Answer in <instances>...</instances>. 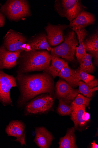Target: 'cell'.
I'll use <instances>...</instances> for the list:
<instances>
[{
	"mask_svg": "<svg viewBox=\"0 0 98 148\" xmlns=\"http://www.w3.org/2000/svg\"><path fill=\"white\" fill-rule=\"evenodd\" d=\"M17 83L20 92L18 106L22 108L30 100L41 94L53 93L54 83L52 76L48 73L32 75L19 74Z\"/></svg>",
	"mask_w": 98,
	"mask_h": 148,
	"instance_id": "obj_1",
	"label": "cell"
},
{
	"mask_svg": "<svg viewBox=\"0 0 98 148\" xmlns=\"http://www.w3.org/2000/svg\"><path fill=\"white\" fill-rule=\"evenodd\" d=\"M52 57L47 50L24 52L18 60L19 74L44 71L50 65Z\"/></svg>",
	"mask_w": 98,
	"mask_h": 148,
	"instance_id": "obj_2",
	"label": "cell"
},
{
	"mask_svg": "<svg viewBox=\"0 0 98 148\" xmlns=\"http://www.w3.org/2000/svg\"><path fill=\"white\" fill-rule=\"evenodd\" d=\"M0 11L12 21H18L32 15L29 2L26 0H7Z\"/></svg>",
	"mask_w": 98,
	"mask_h": 148,
	"instance_id": "obj_3",
	"label": "cell"
},
{
	"mask_svg": "<svg viewBox=\"0 0 98 148\" xmlns=\"http://www.w3.org/2000/svg\"><path fill=\"white\" fill-rule=\"evenodd\" d=\"M79 43L77 36L74 31L69 32L64 36V42L60 45L51 48V56L62 58L69 61L74 60L76 49Z\"/></svg>",
	"mask_w": 98,
	"mask_h": 148,
	"instance_id": "obj_4",
	"label": "cell"
},
{
	"mask_svg": "<svg viewBox=\"0 0 98 148\" xmlns=\"http://www.w3.org/2000/svg\"><path fill=\"white\" fill-rule=\"evenodd\" d=\"M53 104L54 100L51 95L48 93L41 94L25 105L24 115L47 113L51 110Z\"/></svg>",
	"mask_w": 98,
	"mask_h": 148,
	"instance_id": "obj_5",
	"label": "cell"
},
{
	"mask_svg": "<svg viewBox=\"0 0 98 148\" xmlns=\"http://www.w3.org/2000/svg\"><path fill=\"white\" fill-rule=\"evenodd\" d=\"M54 8L61 17L66 18L70 22L87 9L79 0H56Z\"/></svg>",
	"mask_w": 98,
	"mask_h": 148,
	"instance_id": "obj_6",
	"label": "cell"
},
{
	"mask_svg": "<svg viewBox=\"0 0 98 148\" xmlns=\"http://www.w3.org/2000/svg\"><path fill=\"white\" fill-rule=\"evenodd\" d=\"M16 86V79L14 77L0 70V102L4 105H12L10 91L12 88Z\"/></svg>",
	"mask_w": 98,
	"mask_h": 148,
	"instance_id": "obj_7",
	"label": "cell"
},
{
	"mask_svg": "<svg viewBox=\"0 0 98 148\" xmlns=\"http://www.w3.org/2000/svg\"><path fill=\"white\" fill-rule=\"evenodd\" d=\"M26 42V38L22 34L11 29L4 37L3 45L10 51L22 53L24 51L22 46Z\"/></svg>",
	"mask_w": 98,
	"mask_h": 148,
	"instance_id": "obj_8",
	"label": "cell"
},
{
	"mask_svg": "<svg viewBox=\"0 0 98 148\" xmlns=\"http://www.w3.org/2000/svg\"><path fill=\"white\" fill-rule=\"evenodd\" d=\"M55 95L61 99L69 105L75 99L79 92L78 89H74L65 80L60 79L56 84Z\"/></svg>",
	"mask_w": 98,
	"mask_h": 148,
	"instance_id": "obj_9",
	"label": "cell"
},
{
	"mask_svg": "<svg viewBox=\"0 0 98 148\" xmlns=\"http://www.w3.org/2000/svg\"><path fill=\"white\" fill-rule=\"evenodd\" d=\"M5 132L8 136L16 138L13 141L19 143L22 146L26 145L25 140L26 125L22 121L12 120L7 126Z\"/></svg>",
	"mask_w": 98,
	"mask_h": 148,
	"instance_id": "obj_10",
	"label": "cell"
},
{
	"mask_svg": "<svg viewBox=\"0 0 98 148\" xmlns=\"http://www.w3.org/2000/svg\"><path fill=\"white\" fill-rule=\"evenodd\" d=\"M68 25L66 24L54 25L49 23L45 29L47 39L50 47L57 46L64 41V32Z\"/></svg>",
	"mask_w": 98,
	"mask_h": 148,
	"instance_id": "obj_11",
	"label": "cell"
},
{
	"mask_svg": "<svg viewBox=\"0 0 98 148\" xmlns=\"http://www.w3.org/2000/svg\"><path fill=\"white\" fill-rule=\"evenodd\" d=\"M21 53L20 51H10L3 46H0V70L10 69L15 67Z\"/></svg>",
	"mask_w": 98,
	"mask_h": 148,
	"instance_id": "obj_12",
	"label": "cell"
},
{
	"mask_svg": "<svg viewBox=\"0 0 98 148\" xmlns=\"http://www.w3.org/2000/svg\"><path fill=\"white\" fill-rule=\"evenodd\" d=\"M95 21V15L84 10L81 12L73 20L70 22L69 26L72 29L80 30L88 25L94 24Z\"/></svg>",
	"mask_w": 98,
	"mask_h": 148,
	"instance_id": "obj_13",
	"label": "cell"
},
{
	"mask_svg": "<svg viewBox=\"0 0 98 148\" xmlns=\"http://www.w3.org/2000/svg\"><path fill=\"white\" fill-rule=\"evenodd\" d=\"M35 137L34 141L40 148H49L54 138L52 134L44 127L35 128Z\"/></svg>",
	"mask_w": 98,
	"mask_h": 148,
	"instance_id": "obj_14",
	"label": "cell"
},
{
	"mask_svg": "<svg viewBox=\"0 0 98 148\" xmlns=\"http://www.w3.org/2000/svg\"><path fill=\"white\" fill-rule=\"evenodd\" d=\"M83 45L85 50L91 55L94 60L95 65L98 64V32H95L84 40Z\"/></svg>",
	"mask_w": 98,
	"mask_h": 148,
	"instance_id": "obj_15",
	"label": "cell"
},
{
	"mask_svg": "<svg viewBox=\"0 0 98 148\" xmlns=\"http://www.w3.org/2000/svg\"><path fill=\"white\" fill-rule=\"evenodd\" d=\"M27 43L30 46L32 51L46 50L51 51V49L45 34L41 33L33 37L27 41Z\"/></svg>",
	"mask_w": 98,
	"mask_h": 148,
	"instance_id": "obj_16",
	"label": "cell"
},
{
	"mask_svg": "<svg viewBox=\"0 0 98 148\" xmlns=\"http://www.w3.org/2000/svg\"><path fill=\"white\" fill-rule=\"evenodd\" d=\"M51 63L44 70L53 78L59 77L60 72L68 63L58 57L51 56Z\"/></svg>",
	"mask_w": 98,
	"mask_h": 148,
	"instance_id": "obj_17",
	"label": "cell"
},
{
	"mask_svg": "<svg viewBox=\"0 0 98 148\" xmlns=\"http://www.w3.org/2000/svg\"><path fill=\"white\" fill-rule=\"evenodd\" d=\"M59 77L64 79L72 88L78 86L79 81L76 77L75 70L70 68L68 63L60 72Z\"/></svg>",
	"mask_w": 98,
	"mask_h": 148,
	"instance_id": "obj_18",
	"label": "cell"
},
{
	"mask_svg": "<svg viewBox=\"0 0 98 148\" xmlns=\"http://www.w3.org/2000/svg\"><path fill=\"white\" fill-rule=\"evenodd\" d=\"M75 129L72 127L68 129L65 136L61 138L59 144V148H77Z\"/></svg>",
	"mask_w": 98,
	"mask_h": 148,
	"instance_id": "obj_19",
	"label": "cell"
},
{
	"mask_svg": "<svg viewBox=\"0 0 98 148\" xmlns=\"http://www.w3.org/2000/svg\"><path fill=\"white\" fill-rule=\"evenodd\" d=\"M72 30L77 35L79 44V46L77 47L76 49V56L79 62L85 56L87 53L83 45V42L88 35V32L85 29L80 30L72 29Z\"/></svg>",
	"mask_w": 98,
	"mask_h": 148,
	"instance_id": "obj_20",
	"label": "cell"
},
{
	"mask_svg": "<svg viewBox=\"0 0 98 148\" xmlns=\"http://www.w3.org/2000/svg\"><path fill=\"white\" fill-rule=\"evenodd\" d=\"M86 106L83 105L75 108L72 112L71 119L74 124L75 129H78L84 127L86 123L82 119V115L85 112Z\"/></svg>",
	"mask_w": 98,
	"mask_h": 148,
	"instance_id": "obj_21",
	"label": "cell"
},
{
	"mask_svg": "<svg viewBox=\"0 0 98 148\" xmlns=\"http://www.w3.org/2000/svg\"><path fill=\"white\" fill-rule=\"evenodd\" d=\"M98 85L97 79H94L87 83L80 81L78 82L79 93L82 94L87 97L90 98L93 96L94 92L93 88L97 86Z\"/></svg>",
	"mask_w": 98,
	"mask_h": 148,
	"instance_id": "obj_22",
	"label": "cell"
},
{
	"mask_svg": "<svg viewBox=\"0 0 98 148\" xmlns=\"http://www.w3.org/2000/svg\"><path fill=\"white\" fill-rule=\"evenodd\" d=\"M92 58L91 55L87 53L85 56L79 61L80 69L89 74L94 72L95 68L92 62Z\"/></svg>",
	"mask_w": 98,
	"mask_h": 148,
	"instance_id": "obj_23",
	"label": "cell"
},
{
	"mask_svg": "<svg viewBox=\"0 0 98 148\" xmlns=\"http://www.w3.org/2000/svg\"><path fill=\"white\" fill-rule=\"evenodd\" d=\"M91 100L90 98L85 97L80 94H78L71 104L72 110L75 108L81 106L85 105L87 106H89Z\"/></svg>",
	"mask_w": 98,
	"mask_h": 148,
	"instance_id": "obj_24",
	"label": "cell"
},
{
	"mask_svg": "<svg viewBox=\"0 0 98 148\" xmlns=\"http://www.w3.org/2000/svg\"><path fill=\"white\" fill-rule=\"evenodd\" d=\"M59 104L57 109L58 114L62 116L71 115L72 111L71 105L61 99H59Z\"/></svg>",
	"mask_w": 98,
	"mask_h": 148,
	"instance_id": "obj_25",
	"label": "cell"
},
{
	"mask_svg": "<svg viewBox=\"0 0 98 148\" xmlns=\"http://www.w3.org/2000/svg\"><path fill=\"white\" fill-rule=\"evenodd\" d=\"M75 73L79 81L82 80L84 82L87 83L95 79L94 76L88 74L81 70L80 68L75 70Z\"/></svg>",
	"mask_w": 98,
	"mask_h": 148,
	"instance_id": "obj_26",
	"label": "cell"
},
{
	"mask_svg": "<svg viewBox=\"0 0 98 148\" xmlns=\"http://www.w3.org/2000/svg\"><path fill=\"white\" fill-rule=\"evenodd\" d=\"M5 17L0 11V27H3L5 24Z\"/></svg>",
	"mask_w": 98,
	"mask_h": 148,
	"instance_id": "obj_27",
	"label": "cell"
},
{
	"mask_svg": "<svg viewBox=\"0 0 98 148\" xmlns=\"http://www.w3.org/2000/svg\"><path fill=\"white\" fill-rule=\"evenodd\" d=\"M83 119L86 122L89 121L90 120V114L88 112H85L82 116Z\"/></svg>",
	"mask_w": 98,
	"mask_h": 148,
	"instance_id": "obj_28",
	"label": "cell"
},
{
	"mask_svg": "<svg viewBox=\"0 0 98 148\" xmlns=\"http://www.w3.org/2000/svg\"><path fill=\"white\" fill-rule=\"evenodd\" d=\"M31 51H32V49L30 45L27 43H26V46L25 49H24V51L28 52Z\"/></svg>",
	"mask_w": 98,
	"mask_h": 148,
	"instance_id": "obj_29",
	"label": "cell"
},
{
	"mask_svg": "<svg viewBox=\"0 0 98 148\" xmlns=\"http://www.w3.org/2000/svg\"><path fill=\"white\" fill-rule=\"evenodd\" d=\"M91 148H98V145L95 142V140H94L93 142L91 143Z\"/></svg>",
	"mask_w": 98,
	"mask_h": 148,
	"instance_id": "obj_30",
	"label": "cell"
},
{
	"mask_svg": "<svg viewBox=\"0 0 98 148\" xmlns=\"http://www.w3.org/2000/svg\"><path fill=\"white\" fill-rule=\"evenodd\" d=\"M2 4H1V2H0V6L1 7L2 6Z\"/></svg>",
	"mask_w": 98,
	"mask_h": 148,
	"instance_id": "obj_31",
	"label": "cell"
}]
</instances>
